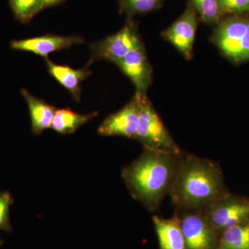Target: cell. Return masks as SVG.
I'll return each mask as SVG.
<instances>
[{
  "mask_svg": "<svg viewBox=\"0 0 249 249\" xmlns=\"http://www.w3.org/2000/svg\"><path fill=\"white\" fill-rule=\"evenodd\" d=\"M13 203L14 199L9 192L0 193V231H12L9 214L10 208Z\"/></svg>",
  "mask_w": 249,
  "mask_h": 249,
  "instance_id": "cell-20",
  "label": "cell"
},
{
  "mask_svg": "<svg viewBox=\"0 0 249 249\" xmlns=\"http://www.w3.org/2000/svg\"><path fill=\"white\" fill-rule=\"evenodd\" d=\"M47 60L49 73L65 89L71 93L72 97L76 101L80 99V83L91 75V71L86 67L81 70H74L71 67L56 65Z\"/></svg>",
  "mask_w": 249,
  "mask_h": 249,
  "instance_id": "cell-13",
  "label": "cell"
},
{
  "mask_svg": "<svg viewBox=\"0 0 249 249\" xmlns=\"http://www.w3.org/2000/svg\"><path fill=\"white\" fill-rule=\"evenodd\" d=\"M142 46L143 45L137 25L132 18H128L125 25L116 34L90 46L91 57L87 67L101 60L114 63L131 51Z\"/></svg>",
  "mask_w": 249,
  "mask_h": 249,
  "instance_id": "cell-5",
  "label": "cell"
},
{
  "mask_svg": "<svg viewBox=\"0 0 249 249\" xmlns=\"http://www.w3.org/2000/svg\"><path fill=\"white\" fill-rule=\"evenodd\" d=\"M140 110V94L136 93L128 104L103 121L98 127V133L103 136H121L135 139Z\"/></svg>",
  "mask_w": 249,
  "mask_h": 249,
  "instance_id": "cell-9",
  "label": "cell"
},
{
  "mask_svg": "<svg viewBox=\"0 0 249 249\" xmlns=\"http://www.w3.org/2000/svg\"><path fill=\"white\" fill-rule=\"evenodd\" d=\"M83 42L84 40L79 36H60L48 34L40 37L12 41L11 47L14 50L31 52L46 58L49 54L54 52L70 48L73 45Z\"/></svg>",
  "mask_w": 249,
  "mask_h": 249,
  "instance_id": "cell-11",
  "label": "cell"
},
{
  "mask_svg": "<svg viewBox=\"0 0 249 249\" xmlns=\"http://www.w3.org/2000/svg\"><path fill=\"white\" fill-rule=\"evenodd\" d=\"M211 40L234 65L249 62V14L225 16L215 26Z\"/></svg>",
  "mask_w": 249,
  "mask_h": 249,
  "instance_id": "cell-3",
  "label": "cell"
},
{
  "mask_svg": "<svg viewBox=\"0 0 249 249\" xmlns=\"http://www.w3.org/2000/svg\"><path fill=\"white\" fill-rule=\"evenodd\" d=\"M114 64L133 83L136 93L146 95L152 84V70L144 46L131 51Z\"/></svg>",
  "mask_w": 249,
  "mask_h": 249,
  "instance_id": "cell-10",
  "label": "cell"
},
{
  "mask_svg": "<svg viewBox=\"0 0 249 249\" xmlns=\"http://www.w3.org/2000/svg\"><path fill=\"white\" fill-rule=\"evenodd\" d=\"M140 117L135 139L145 149L181 154V149L160 120L147 95L140 94Z\"/></svg>",
  "mask_w": 249,
  "mask_h": 249,
  "instance_id": "cell-4",
  "label": "cell"
},
{
  "mask_svg": "<svg viewBox=\"0 0 249 249\" xmlns=\"http://www.w3.org/2000/svg\"><path fill=\"white\" fill-rule=\"evenodd\" d=\"M21 93L29 107L33 133L40 134L50 128L57 111L55 107L33 96L27 90L22 89Z\"/></svg>",
  "mask_w": 249,
  "mask_h": 249,
  "instance_id": "cell-14",
  "label": "cell"
},
{
  "mask_svg": "<svg viewBox=\"0 0 249 249\" xmlns=\"http://www.w3.org/2000/svg\"><path fill=\"white\" fill-rule=\"evenodd\" d=\"M160 249H186L181 223L178 213L165 219L152 217Z\"/></svg>",
  "mask_w": 249,
  "mask_h": 249,
  "instance_id": "cell-12",
  "label": "cell"
},
{
  "mask_svg": "<svg viewBox=\"0 0 249 249\" xmlns=\"http://www.w3.org/2000/svg\"><path fill=\"white\" fill-rule=\"evenodd\" d=\"M224 16L249 14V0H219Z\"/></svg>",
  "mask_w": 249,
  "mask_h": 249,
  "instance_id": "cell-21",
  "label": "cell"
},
{
  "mask_svg": "<svg viewBox=\"0 0 249 249\" xmlns=\"http://www.w3.org/2000/svg\"><path fill=\"white\" fill-rule=\"evenodd\" d=\"M218 249H249V220L221 232Z\"/></svg>",
  "mask_w": 249,
  "mask_h": 249,
  "instance_id": "cell-16",
  "label": "cell"
},
{
  "mask_svg": "<svg viewBox=\"0 0 249 249\" xmlns=\"http://www.w3.org/2000/svg\"><path fill=\"white\" fill-rule=\"evenodd\" d=\"M199 20L196 9L188 2L182 15L161 34L163 38L178 49L186 60L193 58V45Z\"/></svg>",
  "mask_w": 249,
  "mask_h": 249,
  "instance_id": "cell-8",
  "label": "cell"
},
{
  "mask_svg": "<svg viewBox=\"0 0 249 249\" xmlns=\"http://www.w3.org/2000/svg\"><path fill=\"white\" fill-rule=\"evenodd\" d=\"M165 0H119V12L132 18L160 9Z\"/></svg>",
  "mask_w": 249,
  "mask_h": 249,
  "instance_id": "cell-18",
  "label": "cell"
},
{
  "mask_svg": "<svg viewBox=\"0 0 249 249\" xmlns=\"http://www.w3.org/2000/svg\"><path fill=\"white\" fill-rule=\"evenodd\" d=\"M64 0H44L45 7H51V6H55V5L60 4Z\"/></svg>",
  "mask_w": 249,
  "mask_h": 249,
  "instance_id": "cell-22",
  "label": "cell"
},
{
  "mask_svg": "<svg viewBox=\"0 0 249 249\" xmlns=\"http://www.w3.org/2000/svg\"><path fill=\"white\" fill-rule=\"evenodd\" d=\"M96 115L97 112L80 114L71 109H58L55 112L51 127L59 134H72Z\"/></svg>",
  "mask_w": 249,
  "mask_h": 249,
  "instance_id": "cell-15",
  "label": "cell"
},
{
  "mask_svg": "<svg viewBox=\"0 0 249 249\" xmlns=\"http://www.w3.org/2000/svg\"><path fill=\"white\" fill-rule=\"evenodd\" d=\"M182 155L144 148L140 157L123 170L131 195L149 211L158 209L169 195Z\"/></svg>",
  "mask_w": 249,
  "mask_h": 249,
  "instance_id": "cell-2",
  "label": "cell"
},
{
  "mask_svg": "<svg viewBox=\"0 0 249 249\" xmlns=\"http://www.w3.org/2000/svg\"><path fill=\"white\" fill-rule=\"evenodd\" d=\"M186 249H218L219 233L202 211L178 209Z\"/></svg>",
  "mask_w": 249,
  "mask_h": 249,
  "instance_id": "cell-6",
  "label": "cell"
},
{
  "mask_svg": "<svg viewBox=\"0 0 249 249\" xmlns=\"http://www.w3.org/2000/svg\"><path fill=\"white\" fill-rule=\"evenodd\" d=\"M3 244H4V241L0 239V247H1V246H2Z\"/></svg>",
  "mask_w": 249,
  "mask_h": 249,
  "instance_id": "cell-23",
  "label": "cell"
},
{
  "mask_svg": "<svg viewBox=\"0 0 249 249\" xmlns=\"http://www.w3.org/2000/svg\"><path fill=\"white\" fill-rule=\"evenodd\" d=\"M196 9L201 22L211 26H217L225 17L219 0H188Z\"/></svg>",
  "mask_w": 249,
  "mask_h": 249,
  "instance_id": "cell-17",
  "label": "cell"
},
{
  "mask_svg": "<svg viewBox=\"0 0 249 249\" xmlns=\"http://www.w3.org/2000/svg\"><path fill=\"white\" fill-rule=\"evenodd\" d=\"M202 211L219 235L249 220V199L228 194Z\"/></svg>",
  "mask_w": 249,
  "mask_h": 249,
  "instance_id": "cell-7",
  "label": "cell"
},
{
  "mask_svg": "<svg viewBox=\"0 0 249 249\" xmlns=\"http://www.w3.org/2000/svg\"><path fill=\"white\" fill-rule=\"evenodd\" d=\"M228 194L222 170L215 162L182 155L169 193L178 209L204 211Z\"/></svg>",
  "mask_w": 249,
  "mask_h": 249,
  "instance_id": "cell-1",
  "label": "cell"
},
{
  "mask_svg": "<svg viewBox=\"0 0 249 249\" xmlns=\"http://www.w3.org/2000/svg\"><path fill=\"white\" fill-rule=\"evenodd\" d=\"M16 19L28 23L36 14L45 9L44 0H9Z\"/></svg>",
  "mask_w": 249,
  "mask_h": 249,
  "instance_id": "cell-19",
  "label": "cell"
}]
</instances>
